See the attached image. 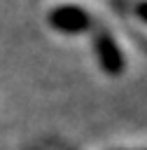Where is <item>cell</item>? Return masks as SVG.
I'll return each mask as SVG.
<instances>
[{"label":"cell","mask_w":147,"mask_h":150,"mask_svg":"<svg viewBox=\"0 0 147 150\" xmlns=\"http://www.w3.org/2000/svg\"><path fill=\"white\" fill-rule=\"evenodd\" d=\"M93 47H96L98 63H100V68H103L107 75H121V73H124V66H126L124 54H121L117 40H114L110 33L100 30V33L96 35V40H93Z\"/></svg>","instance_id":"7a4b0ae2"},{"label":"cell","mask_w":147,"mask_h":150,"mask_svg":"<svg viewBox=\"0 0 147 150\" xmlns=\"http://www.w3.org/2000/svg\"><path fill=\"white\" fill-rule=\"evenodd\" d=\"M47 21L54 30L58 33H65V35H77V33H84L91 28L93 19L91 14L79 7V5H58L54 7L49 14H47Z\"/></svg>","instance_id":"6da1fadb"},{"label":"cell","mask_w":147,"mask_h":150,"mask_svg":"<svg viewBox=\"0 0 147 150\" xmlns=\"http://www.w3.org/2000/svg\"><path fill=\"white\" fill-rule=\"evenodd\" d=\"M135 14L140 16V21L147 23V0H140V2L135 5Z\"/></svg>","instance_id":"3957f363"}]
</instances>
